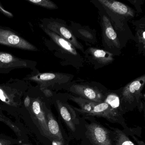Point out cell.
<instances>
[{
    "label": "cell",
    "mask_w": 145,
    "mask_h": 145,
    "mask_svg": "<svg viewBox=\"0 0 145 145\" xmlns=\"http://www.w3.org/2000/svg\"><path fill=\"white\" fill-rule=\"evenodd\" d=\"M70 97L71 100L80 107L77 108L72 107L73 108L81 114L102 117L112 123H119L123 126L125 125L121 113L111 107L105 102L96 103L81 97Z\"/></svg>",
    "instance_id": "cell-1"
},
{
    "label": "cell",
    "mask_w": 145,
    "mask_h": 145,
    "mask_svg": "<svg viewBox=\"0 0 145 145\" xmlns=\"http://www.w3.org/2000/svg\"><path fill=\"white\" fill-rule=\"evenodd\" d=\"M0 44L30 51L38 48L9 28L0 26Z\"/></svg>",
    "instance_id": "cell-2"
},
{
    "label": "cell",
    "mask_w": 145,
    "mask_h": 145,
    "mask_svg": "<svg viewBox=\"0 0 145 145\" xmlns=\"http://www.w3.org/2000/svg\"><path fill=\"white\" fill-rule=\"evenodd\" d=\"M37 63L24 60L15 56L0 52V73L7 74L18 69L34 68Z\"/></svg>",
    "instance_id": "cell-3"
},
{
    "label": "cell",
    "mask_w": 145,
    "mask_h": 145,
    "mask_svg": "<svg viewBox=\"0 0 145 145\" xmlns=\"http://www.w3.org/2000/svg\"><path fill=\"white\" fill-rule=\"evenodd\" d=\"M88 137L94 145H112V141L106 129L96 123L86 125Z\"/></svg>",
    "instance_id": "cell-4"
},
{
    "label": "cell",
    "mask_w": 145,
    "mask_h": 145,
    "mask_svg": "<svg viewBox=\"0 0 145 145\" xmlns=\"http://www.w3.org/2000/svg\"><path fill=\"white\" fill-rule=\"evenodd\" d=\"M145 81V76L143 75L125 86L122 92L123 101L130 104L135 101L138 102Z\"/></svg>",
    "instance_id": "cell-5"
},
{
    "label": "cell",
    "mask_w": 145,
    "mask_h": 145,
    "mask_svg": "<svg viewBox=\"0 0 145 145\" xmlns=\"http://www.w3.org/2000/svg\"><path fill=\"white\" fill-rule=\"evenodd\" d=\"M41 26L48 29L53 33L57 35H60L61 37L71 42V44L74 45L76 47H80L76 39L70 31L64 26L61 25L55 21L49 19H44L41 21Z\"/></svg>",
    "instance_id": "cell-6"
},
{
    "label": "cell",
    "mask_w": 145,
    "mask_h": 145,
    "mask_svg": "<svg viewBox=\"0 0 145 145\" xmlns=\"http://www.w3.org/2000/svg\"><path fill=\"white\" fill-rule=\"evenodd\" d=\"M72 90L88 101L96 103H100L104 101L105 97L101 92L94 88L82 85H75L73 86Z\"/></svg>",
    "instance_id": "cell-7"
},
{
    "label": "cell",
    "mask_w": 145,
    "mask_h": 145,
    "mask_svg": "<svg viewBox=\"0 0 145 145\" xmlns=\"http://www.w3.org/2000/svg\"><path fill=\"white\" fill-rule=\"evenodd\" d=\"M58 106L60 114L68 128L72 132L75 131V125L78 121L75 110L67 103L59 102Z\"/></svg>",
    "instance_id": "cell-8"
},
{
    "label": "cell",
    "mask_w": 145,
    "mask_h": 145,
    "mask_svg": "<svg viewBox=\"0 0 145 145\" xmlns=\"http://www.w3.org/2000/svg\"><path fill=\"white\" fill-rule=\"evenodd\" d=\"M99 2L117 14L125 16H133V13L129 7L124 4L115 1L109 0H100Z\"/></svg>",
    "instance_id": "cell-9"
},
{
    "label": "cell",
    "mask_w": 145,
    "mask_h": 145,
    "mask_svg": "<svg viewBox=\"0 0 145 145\" xmlns=\"http://www.w3.org/2000/svg\"><path fill=\"white\" fill-rule=\"evenodd\" d=\"M41 27L46 33L61 48L72 55L75 56L77 55L76 50L70 42L45 27L41 26Z\"/></svg>",
    "instance_id": "cell-10"
},
{
    "label": "cell",
    "mask_w": 145,
    "mask_h": 145,
    "mask_svg": "<svg viewBox=\"0 0 145 145\" xmlns=\"http://www.w3.org/2000/svg\"><path fill=\"white\" fill-rule=\"evenodd\" d=\"M48 125L50 132L52 135L57 137L60 145H69L67 140H65L63 137L60 126L57 121L52 118H51L48 122Z\"/></svg>",
    "instance_id": "cell-11"
},
{
    "label": "cell",
    "mask_w": 145,
    "mask_h": 145,
    "mask_svg": "<svg viewBox=\"0 0 145 145\" xmlns=\"http://www.w3.org/2000/svg\"><path fill=\"white\" fill-rule=\"evenodd\" d=\"M112 129L115 136L116 145H135L123 131L117 128H112Z\"/></svg>",
    "instance_id": "cell-12"
},
{
    "label": "cell",
    "mask_w": 145,
    "mask_h": 145,
    "mask_svg": "<svg viewBox=\"0 0 145 145\" xmlns=\"http://www.w3.org/2000/svg\"><path fill=\"white\" fill-rule=\"evenodd\" d=\"M91 53L96 60L103 63H107L112 60L111 54L103 50L93 49L91 50Z\"/></svg>",
    "instance_id": "cell-13"
},
{
    "label": "cell",
    "mask_w": 145,
    "mask_h": 145,
    "mask_svg": "<svg viewBox=\"0 0 145 145\" xmlns=\"http://www.w3.org/2000/svg\"><path fill=\"white\" fill-rule=\"evenodd\" d=\"M103 101L108 104L111 107L121 113L123 108L120 104L119 97L117 95L114 94H109L106 97H105Z\"/></svg>",
    "instance_id": "cell-14"
},
{
    "label": "cell",
    "mask_w": 145,
    "mask_h": 145,
    "mask_svg": "<svg viewBox=\"0 0 145 145\" xmlns=\"http://www.w3.org/2000/svg\"><path fill=\"white\" fill-rule=\"evenodd\" d=\"M103 18V22L104 26V29H105V34L106 35L107 38L110 40L114 41L115 43H117L118 42V38H117V34L116 32L114 29L112 27L111 24H110L108 19L106 18V17H104Z\"/></svg>",
    "instance_id": "cell-15"
},
{
    "label": "cell",
    "mask_w": 145,
    "mask_h": 145,
    "mask_svg": "<svg viewBox=\"0 0 145 145\" xmlns=\"http://www.w3.org/2000/svg\"><path fill=\"white\" fill-rule=\"evenodd\" d=\"M27 1L34 5L47 9H56L57 8L54 3L49 0H27Z\"/></svg>",
    "instance_id": "cell-16"
},
{
    "label": "cell",
    "mask_w": 145,
    "mask_h": 145,
    "mask_svg": "<svg viewBox=\"0 0 145 145\" xmlns=\"http://www.w3.org/2000/svg\"><path fill=\"white\" fill-rule=\"evenodd\" d=\"M0 12L4 14L5 16L7 17L10 18L13 17V15H12V13H10L8 11L5 10L1 3H0Z\"/></svg>",
    "instance_id": "cell-17"
},
{
    "label": "cell",
    "mask_w": 145,
    "mask_h": 145,
    "mask_svg": "<svg viewBox=\"0 0 145 145\" xmlns=\"http://www.w3.org/2000/svg\"><path fill=\"white\" fill-rule=\"evenodd\" d=\"M33 110L35 113L38 114L40 112V106L39 103L37 101H35L33 103Z\"/></svg>",
    "instance_id": "cell-18"
},
{
    "label": "cell",
    "mask_w": 145,
    "mask_h": 145,
    "mask_svg": "<svg viewBox=\"0 0 145 145\" xmlns=\"http://www.w3.org/2000/svg\"><path fill=\"white\" fill-rule=\"evenodd\" d=\"M0 99L3 101H6L5 97L4 95V93L1 89H0Z\"/></svg>",
    "instance_id": "cell-19"
},
{
    "label": "cell",
    "mask_w": 145,
    "mask_h": 145,
    "mask_svg": "<svg viewBox=\"0 0 145 145\" xmlns=\"http://www.w3.org/2000/svg\"><path fill=\"white\" fill-rule=\"evenodd\" d=\"M29 103H30V99H29V97L27 96L24 101V104L27 107L29 106Z\"/></svg>",
    "instance_id": "cell-20"
},
{
    "label": "cell",
    "mask_w": 145,
    "mask_h": 145,
    "mask_svg": "<svg viewBox=\"0 0 145 145\" xmlns=\"http://www.w3.org/2000/svg\"><path fill=\"white\" fill-rule=\"evenodd\" d=\"M0 145H1V143H0Z\"/></svg>",
    "instance_id": "cell-21"
}]
</instances>
